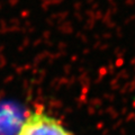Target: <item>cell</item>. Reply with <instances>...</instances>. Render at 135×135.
Returning a JSON list of instances; mask_svg holds the SVG:
<instances>
[{
  "label": "cell",
  "instance_id": "obj_1",
  "mask_svg": "<svg viewBox=\"0 0 135 135\" xmlns=\"http://www.w3.org/2000/svg\"><path fill=\"white\" fill-rule=\"evenodd\" d=\"M16 135H73L61 120L43 110H33L24 118Z\"/></svg>",
  "mask_w": 135,
  "mask_h": 135
}]
</instances>
